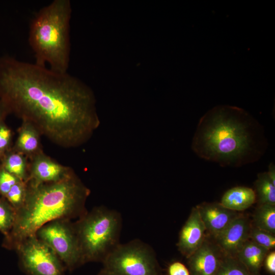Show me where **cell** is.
Wrapping results in <instances>:
<instances>
[{
    "label": "cell",
    "instance_id": "cell-1",
    "mask_svg": "<svg viewBox=\"0 0 275 275\" xmlns=\"http://www.w3.org/2000/svg\"><path fill=\"white\" fill-rule=\"evenodd\" d=\"M0 100L63 148L85 143L100 124L87 85L67 72L10 56L0 58Z\"/></svg>",
    "mask_w": 275,
    "mask_h": 275
},
{
    "label": "cell",
    "instance_id": "cell-2",
    "mask_svg": "<svg viewBox=\"0 0 275 275\" xmlns=\"http://www.w3.org/2000/svg\"><path fill=\"white\" fill-rule=\"evenodd\" d=\"M27 193L23 206L16 211L13 228L5 244L16 250L26 238L51 221L79 217L87 211L85 203L90 189L73 170L63 179L36 184L26 181Z\"/></svg>",
    "mask_w": 275,
    "mask_h": 275
},
{
    "label": "cell",
    "instance_id": "cell-3",
    "mask_svg": "<svg viewBox=\"0 0 275 275\" xmlns=\"http://www.w3.org/2000/svg\"><path fill=\"white\" fill-rule=\"evenodd\" d=\"M253 118L235 106L219 105L200 120L192 148L201 158L225 166L245 161L253 149Z\"/></svg>",
    "mask_w": 275,
    "mask_h": 275
},
{
    "label": "cell",
    "instance_id": "cell-4",
    "mask_svg": "<svg viewBox=\"0 0 275 275\" xmlns=\"http://www.w3.org/2000/svg\"><path fill=\"white\" fill-rule=\"evenodd\" d=\"M71 6L68 0H54L42 8L32 20L29 41L35 63L61 73L69 63V23Z\"/></svg>",
    "mask_w": 275,
    "mask_h": 275
},
{
    "label": "cell",
    "instance_id": "cell-5",
    "mask_svg": "<svg viewBox=\"0 0 275 275\" xmlns=\"http://www.w3.org/2000/svg\"><path fill=\"white\" fill-rule=\"evenodd\" d=\"M82 264L103 262L120 244L121 217L116 211L104 207L86 212L73 223Z\"/></svg>",
    "mask_w": 275,
    "mask_h": 275
},
{
    "label": "cell",
    "instance_id": "cell-6",
    "mask_svg": "<svg viewBox=\"0 0 275 275\" xmlns=\"http://www.w3.org/2000/svg\"><path fill=\"white\" fill-rule=\"evenodd\" d=\"M102 263L115 275H161L154 251L140 240L120 243Z\"/></svg>",
    "mask_w": 275,
    "mask_h": 275
},
{
    "label": "cell",
    "instance_id": "cell-7",
    "mask_svg": "<svg viewBox=\"0 0 275 275\" xmlns=\"http://www.w3.org/2000/svg\"><path fill=\"white\" fill-rule=\"evenodd\" d=\"M35 235L53 250L66 268L71 271L82 265L77 235L71 220L58 219L47 223Z\"/></svg>",
    "mask_w": 275,
    "mask_h": 275
},
{
    "label": "cell",
    "instance_id": "cell-8",
    "mask_svg": "<svg viewBox=\"0 0 275 275\" xmlns=\"http://www.w3.org/2000/svg\"><path fill=\"white\" fill-rule=\"evenodd\" d=\"M22 269L28 275H63V263L53 250L36 235L16 248Z\"/></svg>",
    "mask_w": 275,
    "mask_h": 275
},
{
    "label": "cell",
    "instance_id": "cell-9",
    "mask_svg": "<svg viewBox=\"0 0 275 275\" xmlns=\"http://www.w3.org/2000/svg\"><path fill=\"white\" fill-rule=\"evenodd\" d=\"M225 255L207 236L202 245L186 258L190 275H215Z\"/></svg>",
    "mask_w": 275,
    "mask_h": 275
},
{
    "label": "cell",
    "instance_id": "cell-10",
    "mask_svg": "<svg viewBox=\"0 0 275 275\" xmlns=\"http://www.w3.org/2000/svg\"><path fill=\"white\" fill-rule=\"evenodd\" d=\"M252 226V221L242 213L212 239L225 255L236 257L244 243L249 239Z\"/></svg>",
    "mask_w": 275,
    "mask_h": 275
},
{
    "label": "cell",
    "instance_id": "cell-11",
    "mask_svg": "<svg viewBox=\"0 0 275 275\" xmlns=\"http://www.w3.org/2000/svg\"><path fill=\"white\" fill-rule=\"evenodd\" d=\"M206 230L207 236L215 238L242 213L230 210L220 203L203 202L196 206Z\"/></svg>",
    "mask_w": 275,
    "mask_h": 275
},
{
    "label": "cell",
    "instance_id": "cell-12",
    "mask_svg": "<svg viewBox=\"0 0 275 275\" xmlns=\"http://www.w3.org/2000/svg\"><path fill=\"white\" fill-rule=\"evenodd\" d=\"M206 237V228L198 210L193 207L179 232L178 249L187 258L202 245Z\"/></svg>",
    "mask_w": 275,
    "mask_h": 275
},
{
    "label": "cell",
    "instance_id": "cell-13",
    "mask_svg": "<svg viewBox=\"0 0 275 275\" xmlns=\"http://www.w3.org/2000/svg\"><path fill=\"white\" fill-rule=\"evenodd\" d=\"M72 170L40 151L33 156L27 181L36 184L57 181L65 178Z\"/></svg>",
    "mask_w": 275,
    "mask_h": 275
},
{
    "label": "cell",
    "instance_id": "cell-14",
    "mask_svg": "<svg viewBox=\"0 0 275 275\" xmlns=\"http://www.w3.org/2000/svg\"><path fill=\"white\" fill-rule=\"evenodd\" d=\"M269 251L249 239L236 257L252 274L261 275L264 259Z\"/></svg>",
    "mask_w": 275,
    "mask_h": 275
},
{
    "label": "cell",
    "instance_id": "cell-15",
    "mask_svg": "<svg viewBox=\"0 0 275 275\" xmlns=\"http://www.w3.org/2000/svg\"><path fill=\"white\" fill-rule=\"evenodd\" d=\"M256 202L254 189L246 186H236L225 193L220 203L230 210L240 212L248 209Z\"/></svg>",
    "mask_w": 275,
    "mask_h": 275
},
{
    "label": "cell",
    "instance_id": "cell-16",
    "mask_svg": "<svg viewBox=\"0 0 275 275\" xmlns=\"http://www.w3.org/2000/svg\"><path fill=\"white\" fill-rule=\"evenodd\" d=\"M40 135L39 132L32 124L22 121L16 143L17 151L32 156L40 152Z\"/></svg>",
    "mask_w": 275,
    "mask_h": 275
},
{
    "label": "cell",
    "instance_id": "cell-17",
    "mask_svg": "<svg viewBox=\"0 0 275 275\" xmlns=\"http://www.w3.org/2000/svg\"><path fill=\"white\" fill-rule=\"evenodd\" d=\"M251 221L253 226L275 234V205L258 204Z\"/></svg>",
    "mask_w": 275,
    "mask_h": 275
},
{
    "label": "cell",
    "instance_id": "cell-18",
    "mask_svg": "<svg viewBox=\"0 0 275 275\" xmlns=\"http://www.w3.org/2000/svg\"><path fill=\"white\" fill-rule=\"evenodd\" d=\"M254 187L258 204L275 205V185L271 182L267 172L258 174Z\"/></svg>",
    "mask_w": 275,
    "mask_h": 275
},
{
    "label": "cell",
    "instance_id": "cell-19",
    "mask_svg": "<svg viewBox=\"0 0 275 275\" xmlns=\"http://www.w3.org/2000/svg\"><path fill=\"white\" fill-rule=\"evenodd\" d=\"M4 169L21 181H26L28 179L26 159L17 151L7 156Z\"/></svg>",
    "mask_w": 275,
    "mask_h": 275
},
{
    "label": "cell",
    "instance_id": "cell-20",
    "mask_svg": "<svg viewBox=\"0 0 275 275\" xmlns=\"http://www.w3.org/2000/svg\"><path fill=\"white\" fill-rule=\"evenodd\" d=\"M215 275H253L237 259L225 255Z\"/></svg>",
    "mask_w": 275,
    "mask_h": 275
},
{
    "label": "cell",
    "instance_id": "cell-21",
    "mask_svg": "<svg viewBox=\"0 0 275 275\" xmlns=\"http://www.w3.org/2000/svg\"><path fill=\"white\" fill-rule=\"evenodd\" d=\"M16 212L10 203L0 199V231L7 236L15 223Z\"/></svg>",
    "mask_w": 275,
    "mask_h": 275
},
{
    "label": "cell",
    "instance_id": "cell-22",
    "mask_svg": "<svg viewBox=\"0 0 275 275\" xmlns=\"http://www.w3.org/2000/svg\"><path fill=\"white\" fill-rule=\"evenodd\" d=\"M26 193V181L19 180L11 187L5 197L16 212L23 206Z\"/></svg>",
    "mask_w": 275,
    "mask_h": 275
},
{
    "label": "cell",
    "instance_id": "cell-23",
    "mask_svg": "<svg viewBox=\"0 0 275 275\" xmlns=\"http://www.w3.org/2000/svg\"><path fill=\"white\" fill-rule=\"evenodd\" d=\"M249 239L269 251H272L275 248V234L253 225L250 230Z\"/></svg>",
    "mask_w": 275,
    "mask_h": 275
},
{
    "label": "cell",
    "instance_id": "cell-24",
    "mask_svg": "<svg viewBox=\"0 0 275 275\" xmlns=\"http://www.w3.org/2000/svg\"><path fill=\"white\" fill-rule=\"evenodd\" d=\"M19 180L4 168L0 170V193L6 196L11 187Z\"/></svg>",
    "mask_w": 275,
    "mask_h": 275
},
{
    "label": "cell",
    "instance_id": "cell-25",
    "mask_svg": "<svg viewBox=\"0 0 275 275\" xmlns=\"http://www.w3.org/2000/svg\"><path fill=\"white\" fill-rule=\"evenodd\" d=\"M11 137V130L5 125L0 123V153L8 146Z\"/></svg>",
    "mask_w": 275,
    "mask_h": 275
},
{
    "label": "cell",
    "instance_id": "cell-26",
    "mask_svg": "<svg viewBox=\"0 0 275 275\" xmlns=\"http://www.w3.org/2000/svg\"><path fill=\"white\" fill-rule=\"evenodd\" d=\"M169 275H190L188 268L179 261L171 263L168 268Z\"/></svg>",
    "mask_w": 275,
    "mask_h": 275
},
{
    "label": "cell",
    "instance_id": "cell-27",
    "mask_svg": "<svg viewBox=\"0 0 275 275\" xmlns=\"http://www.w3.org/2000/svg\"><path fill=\"white\" fill-rule=\"evenodd\" d=\"M268 273L271 275L275 274V252L270 251L266 256L263 265Z\"/></svg>",
    "mask_w": 275,
    "mask_h": 275
},
{
    "label": "cell",
    "instance_id": "cell-28",
    "mask_svg": "<svg viewBox=\"0 0 275 275\" xmlns=\"http://www.w3.org/2000/svg\"><path fill=\"white\" fill-rule=\"evenodd\" d=\"M266 172L272 183L275 185V167L273 163H270L268 170Z\"/></svg>",
    "mask_w": 275,
    "mask_h": 275
},
{
    "label": "cell",
    "instance_id": "cell-29",
    "mask_svg": "<svg viewBox=\"0 0 275 275\" xmlns=\"http://www.w3.org/2000/svg\"><path fill=\"white\" fill-rule=\"evenodd\" d=\"M8 112H9V111L6 105L0 100V123H2L1 121H2L3 117Z\"/></svg>",
    "mask_w": 275,
    "mask_h": 275
},
{
    "label": "cell",
    "instance_id": "cell-30",
    "mask_svg": "<svg viewBox=\"0 0 275 275\" xmlns=\"http://www.w3.org/2000/svg\"><path fill=\"white\" fill-rule=\"evenodd\" d=\"M97 275H115L107 270L102 269Z\"/></svg>",
    "mask_w": 275,
    "mask_h": 275
}]
</instances>
